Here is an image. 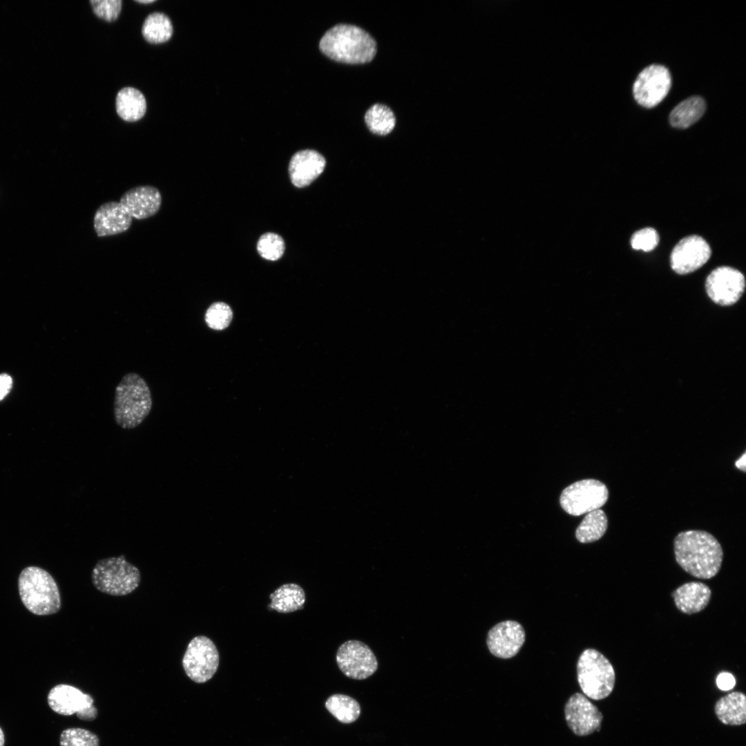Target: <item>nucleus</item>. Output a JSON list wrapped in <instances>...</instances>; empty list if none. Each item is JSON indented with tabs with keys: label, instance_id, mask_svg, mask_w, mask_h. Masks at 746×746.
<instances>
[{
	"label": "nucleus",
	"instance_id": "obj_1",
	"mask_svg": "<svg viewBox=\"0 0 746 746\" xmlns=\"http://www.w3.org/2000/svg\"><path fill=\"white\" fill-rule=\"evenodd\" d=\"M673 546L677 563L689 575L710 579L719 572L723 551L709 533L699 530L680 532L674 539Z\"/></svg>",
	"mask_w": 746,
	"mask_h": 746
},
{
	"label": "nucleus",
	"instance_id": "obj_2",
	"mask_svg": "<svg viewBox=\"0 0 746 746\" xmlns=\"http://www.w3.org/2000/svg\"><path fill=\"white\" fill-rule=\"evenodd\" d=\"M319 48L330 59L352 64L370 62L376 53V43L367 32L345 23L337 24L326 31Z\"/></svg>",
	"mask_w": 746,
	"mask_h": 746
},
{
	"label": "nucleus",
	"instance_id": "obj_3",
	"mask_svg": "<svg viewBox=\"0 0 746 746\" xmlns=\"http://www.w3.org/2000/svg\"><path fill=\"white\" fill-rule=\"evenodd\" d=\"M153 405L146 381L135 372L126 374L115 388L113 413L115 422L124 429L140 425L149 414Z\"/></svg>",
	"mask_w": 746,
	"mask_h": 746
},
{
	"label": "nucleus",
	"instance_id": "obj_4",
	"mask_svg": "<svg viewBox=\"0 0 746 746\" xmlns=\"http://www.w3.org/2000/svg\"><path fill=\"white\" fill-rule=\"evenodd\" d=\"M19 593L26 608L37 615L56 613L61 608L57 585L51 575L37 566H28L18 579Z\"/></svg>",
	"mask_w": 746,
	"mask_h": 746
},
{
	"label": "nucleus",
	"instance_id": "obj_5",
	"mask_svg": "<svg viewBox=\"0 0 746 746\" xmlns=\"http://www.w3.org/2000/svg\"><path fill=\"white\" fill-rule=\"evenodd\" d=\"M577 681L585 696L600 700L609 696L613 688L615 674L610 661L600 652L587 649L577 664Z\"/></svg>",
	"mask_w": 746,
	"mask_h": 746
},
{
	"label": "nucleus",
	"instance_id": "obj_6",
	"mask_svg": "<svg viewBox=\"0 0 746 746\" xmlns=\"http://www.w3.org/2000/svg\"><path fill=\"white\" fill-rule=\"evenodd\" d=\"M94 586L100 592L114 596L126 595L140 584L139 569L127 562L124 555L104 558L97 562L91 574Z\"/></svg>",
	"mask_w": 746,
	"mask_h": 746
},
{
	"label": "nucleus",
	"instance_id": "obj_7",
	"mask_svg": "<svg viewBox=\"0 0 746 746\" xmlns=\"http://www.w3.org/2000/svg\"><path fill=\"white\" fill-rule=\"evenodd\" d=\"M609 491L604 484L592 479L576 481L560 496V505L567 513L579 516L599 509L606 502Z\"/></svg>",
	"mask_w": 746,
	"mask_h": 746
},
{
	"label": "nucleus",
	"instance_id": "obj_8",
	"mask_svg": "<svg viewBox=\"0 0 746 746\" xmlns=\"http://www.w3.org/2000/svg\"><path fill=\"white\" fill-rule=\"evenodd\" d=\"M219 653L214 643L204 635L193 638L187 646L182 666L193 682L203 683L210 680L217 671Z\"/></svg>",
	"mask_w": 746,
	"mask_h": 746
},
{
	"label": "nucleus",
	"instance_id": "obj_9",
	"mask_svg": "<svg viewBox=\"0 0 746 746\" xmlns=\"http://www.w3.org/2000/svg\"><path fill=\"white\" fill-rule=\"evenodd\" d=\"M49 707L55 713L63 716L76 714L85 721H92L97 716L93 698L80 689L69 685L59 684L50 689L48 695Z\"/></svg>",
	"mask_w": 746,
	"mask_h": 746
},
{
	"label": "nucleus",
	"instance_id": "obj_10",
	"mask_svg": "<svg viewBox=\"0 0 746 746\" xmlns=\"http://www.w3.org/2000/svg\"><path fill=\"white\" fill-rule=\"evenodd\" d=\"M336 660L338 668L347 677L364 680L378 668V661L370 648L359 640H347L338 649Z\"/></svg>",
	"mask_w": 746,
	"mask_h": 746
},
{
	"label": "nucleus",
	"instance_id": "obj_11",
	"mask_svg": "<svg viewBox=\"0 0 746 746\" xmlns=\"http://www.w3.org/2000/svg\"><path fill=\"white\" fill-rule=\"evenodd\" d=\"M671 83V75L666 67L650 65L640 73L633 84L634 98L640 105L652 108L666 97Z\"/></svg>",
	"mask_w": 746,
	"mask_h": 746
},
{
	"label": "nucleus",
	"instance_id": "obj_12",
	"mask_svg": "<svg viewBox=\"0 0 746 746\" xmlns=\"http://www.w3.org/2000/svg\"><path fill=\"white\" fill-rule=\"evenodd\" d=\"M745 287L743 274L738 270L722 266L707 276L705 287L709 298L716 304L728 306L736 303Z\"/></svg>",
	"mask_w": 746,
	"mask_h": 746
},
{
	"label": "nucleus",
	"instance_id": "obj_13",
	"mask_svg": "<svg viewBox=\"0 0 746 746\" xmlns=\"http://www.w3.org/2000/svg\"><path fill=\"white\" fill-rule=\"evenodd\" d=\"M709 244L697 235L683 238L673 249L670 262L672 269L678 274H687L705 265L711 256Z\"/></svg>",
	"mask_w": 746,
	"mask_h": 746
},
{
	"label": "nucleus",
	"instance_id": "obj_14",
	"mask_svg": "<svg viewBox=\"0 0 746 746\" xmlns=\"http://www.w3.org/2000/svg\"><path fill=\"white\" fill-rule=\"evenodd\" d=\"M565 718L571 731L587 736L600 731L603 716L597 707L580 693L572 695L564 707Z\"/></svg>",
	"mask_w": 746,
	"mask_h": 746
},
{
	"label": "nucleus",
	"instance_id": "obj_15",
	"mask_svg": "<svg viewBox=\"0 0 746 746\" xmlns=\"http://www.w3.org/2000/svg\"><path fill=\"white\" fill-rule=\"evenodd\" d=\"M525 641L522 626L514 620L497 624L488 632L487 645L490 653L500 658H510L520 650Z\"/></svg>",
	"mask_w": 746,
	"mask_h": 746
},
{
	"label": "nucleus",
	"instance_id": "obj_16",
	"mask_svg": "<svg viewBox=\"0 0 746 746\" xmlns=\"http://www.w3.org/2000/svg\"><path fill=\"white\" fill-rule=\"evenodd\" d=\"M119 203L132 218L144 220L155 216L159 211L162 195L155 186H137L126 191L122 195Z\"/></svg>",
	"mask_w": 746,
	"mask_h": 746
},
{
	"label": "nucleus",
	"instance_id": "obj_17",
	"mask_svg": "<svg viewBox=\"0 0 746 746\" xmlns=\"http://www.w3.org/2000/svg\"><path fill=\"white\" fill-rule=\"evenodd\" d=\"M132 224V217L118 202L102 204L96 210L93 227L98 237H108L126 231Z\"/></svg>",
	"mask_w": 746,
	"mask_h": 746
},
{
	"label": "nucleus",
	"instance_id": "obj_18",
	"mask_svg": "<svg viewBox=\"0 0 746 746\" xmlns=\"http://www.w3.org/2000/svg\"><path fill=\"white\" fill-rule=\"evenodd\" d=\"M326 164L325 157L314 150H303L291 158L289 172L292 184L296 187L310 184L323 171Z\"/></svg>",
	"mask_w": 746,
	"mask_h": 746
},
{
	"label": "nucleus",
	"instance_id": "obj_19",
	"mask_svg": "<svg viewBox=\"0 0 746 746\" xmlns=\"http://www.w3.org/2000/svg\"><path fill=\"white\" fill-rule=\"evenodd\" d=\"M711 596L709 587L699 582L685 583L672 593L677 609L689 615L702 611L708 605Z\"/></svg>",
	"mask_w": 746,
	"mask_h": 746
},
{
	"label": "nucleus",
	"instance_id": "obj_20",
	"mask_svg": "<svg viewBox=\"0 0 746 746\" xmlns=\"http://www.w3.org/2000/svg\"><path fill=\"white\" fill-rule=\"evenodd\" d=\"M715 714L727 725H741L746 722V697L740 691H733L720 698L716 703Z\"/></svg>",
	"mask_w": 746,
	"mask_h": 746
},
{
	"label": "nucleus",
	"instance_id": "obj_21",
	"mask_svg": "<svg viewBox=\"0 0 746 746\" xmlns=\"http://www.w3.org/2000/svg\"><path fill=\"white\" fill-rule=\"evenodd\" d=\"M115 108L117 115L126 122L142 119L146 111V99L141 91L133 87L122 88L117 94Z\"/></svg>",
	"mask_w": 746,
	"mask_h": 746
},
{
	"label": "nucleus",
	"instance_id": "obj_22",
	"mask_svg": "<svg viewBox=\"0 0 746 746\" xmlns=\"http://www.w3.org/2000/svg\"><path fill=\"white\" fill-rule=\"evenodd\" d=\"M269 598L271 603L267 606L269 610L287 613L303 609L305 593L299 585L289 583L275 590L270 594Z\"/></svg>",
	"mask_w": 746,
	"mask_h": 746
},
{
	"label": "nucleus",
	"instance_id": "obj_23",
	"mask_svg": "<svg viewBox=\"0 0 746 746\" xmlns=\"http://www.w3.org/2000/svg\"><path fill=\"white\" fill-rule=\"evenodd\" d=\"M705 109L706 104L701 97H690L671 111L669 122L672 126L678 128H688L703 115Z\"/></svg>",
	"mask_w": 746,
	"mask_h": 746
},
{
	"label": "nucleus",
	"instance_id": "obj_24",
	"mask_svg": "<svg viewBox=\"0 0 746 746\" xmlns=\"http://www.w3.org/2000/svg\"><path fill=\"white\" fill-rule=\"evenodd\" d=\"M173 25L170 18L162 12H153L145 19L142 34L144 39L152 44L168 41L172 37Z\"/></svg>",
	"mask_w": 746,
	"mask_h": 746
},
{
	"label": "nucleus",
	"instance_id": "obj_25",
	"mask_svg": "<svg viewBox=\"0 0 746 746\" xmlns=\"http://www.w3.org/2000/svg\"><path fill=\"white\" fill-rule=\"evenodd\" d=\"M608 526L607 517L601 509L586 513L577 528L575 537L581 543H591L600 539Z\"/></svg>",
	"mask_w": 746,
	"mask_h": 746
},
{
	"label": "nucleus",
	"instance_id": "obj_26",
	"mask_svg": "<svg viewBox=\"0 0 746 746\" xmlns=\"http://www.w3.org/2000/svg\"><path fill=\"white\" fill-rule=\"evenodd\" d=\"M365 122L372 133L385 135L394 128L396 117L392 109L388 106L374 104L366 111Z\"/></svg>",
	"mask_w": 746,
	"mask_h": 746
},
{
	"label": "nucleus",
	"instance_id": "obj_27",
	"mask_svg": "<svg viewBox=\"0 0 746 746\" xmlns=\"http://www.w3.org/2000/svg\"><path fill=\"white\" fill-rule=\"evenodd\" d=\"M327 709L340 722L352 723L360 716L361 707L353 698L343 694H334L325 702Z\"/></svg>",
	"mask_w": 746,
	"mask_h": 746
},
{
	"label": "nucleus",
	"instance_id": "obj_28",
	"mask_svg": "<svg viewBox=\"0 0 746 746\" xmlns=\"http://www.w3.org/2000/svg\"><path fill=\"white\" fill-rule=\"evenodd\" d=\"M60 746H99L97 735L82 728H68L60 735Z\"/></svg>",
	"mask_w": 746,
	"mask_h": 746
},
{
	"label": "nucleus",
	"instance_id": "obj_29",
	"mask_svg": "<svg viewBox=\"0 0 746 746\" xmlns=\"http://www.w3.org/2000/svg\"><path fill=\"white\" fill-rule=\"evenodd\" d=\"M257 250L265 259L276 260L279 259L285 251V243L278 234L267 233L258 240Z\"/></svg>",
	"mask_w": 746,
	"mask_h": 746
},
{
	"label": "nucleus",
	"instance_id": "obj_30",
	"mask_svg": "<svg viewBox=\"0 0 746 746\" xmlns=\"http://www.w3.org/2000/svg\"><path fill=\"white\" fill-rule=\"evenodd\" d=\"M232 318V312L229 306L224 303H215L207 310L205 321L208 326L213 329L221 330L226 328Z\"/></svg>",
	"mask_w": 746,
	"mask_h": 746
},
{
	"label": "nucleus",
	"instance_id": "obj_31",
	"mask_svg": "<svg viewBox=\"0 0 746 746\" xmlns=\"http://www.w3.org/2000/svg\"><path fill=\"white\" fill-rule=\"evenodd\" d=\"M89 3L93 13L107 22L115 21L122 11L121 0H90Z\"/></svg>",
	"mask_w": 746,
	"mask_h": 746
},
{
	"label": "nucleus",
	"instance_id": "obj_32",
	"mask_svg": "<svg viewBox=\"0 0 746 746\" xmlns=\"http://www.w3.org/2000/svg\"><path fill=\"white\" fill-rule=\"evenodd\" d=\"M658 242V234L651 227L644 228L635 231L631 239V247L634 249L642 250L647 252L655 249Z\"/></svg>",
	"mask_w": 746,
	"mask_h": 746
},
{
	"label": "nucleus",
	"instance_id": "obj_33",
	"mask_svg": "<svg viewBox=\"0 0 746 746\" xmlns=\"http://www.w3.org/2000/svg\"><path fill=\"white\" fill-rule=\"evenodd\" d=\"M716 685L723 691L732 689L736 685L734 676L728 672H722L716 678Z\"/></svg>",
	"mask_w": 746,
	"mask_h": 746
},
{
	"label": "nucleus",
	"instance_id": "obj_34",
	"mask_svg": "<svg viewBox=\"0 0 746 746\" xmlns=\"http://www.w3.org/2000/svg\"><path fill=\"white\" fill-rule=\"evenodd\" d=\"M11 377L6 374H0V400L3 399L9 392L12 386Z\"/></svg>",
	"mask_w": 746,
	"mask_h": 746
},
{
	"label": "nucleus",
	"instance_id": "obj_35",
	"mask_svg": "<svg viewBox=\"0 0 746 746\" xmlns=\"http://www.w3.org/2000/svg\"><path fill=\"white\" fill-rule=\"evenodd\" d=\"M735 466L738 469H740V470H743L744 472L745 471V466H746V454H745V452H744L743 455L736 461Z\"/></svg>",
	"mask_w": 746,
	"mask_h": 746
},
{
	"label": "nucleus",
	"instance_id": "obj_36",
	"mask_svg": "<svg viewBox=\"0 0 746 746\" xmlns=\"http://www.w3.org/2000/svg\"><path fill=\"white\" fill-rule=\"evenodd\" d=\"M5 742L3 731L0 727V746H3Z\"/></svg>",
	"mask_w": 746,
	"mask_h": 746
},
{
	"label": "nucleus",
	"instance_id": "obj_37",
	"mask_svg": "<svg viewBox=\"0 0 746 746\" xmlns=\"http://www.w3.org/2000/svg\"><path fill=\"white\" fill-rule=\"evenodd\" d=\"M135 1L139 3L149 4L155 2V0H137Z\"/></svg>",
	"mask_w": 746,
	"mask_h": 746
}]
</instances>
